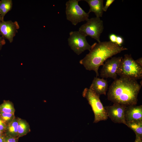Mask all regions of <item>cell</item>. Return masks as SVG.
Listing matches in <instances>:
<instances>
[{
  "mask_svg": "<svg viewBox=\"0 0 142 142\" xmlns=\"http://www.w3.org/2000/svg\"><path fill=\"white\" fill-rule=\"evenodd\" d=\"M124 41L123 38L120 36H117L115 43L118 45L121 46Z\"/></svg>",
  "mask_w": 142,
  "mask_h": 142,
  "instance_id": "obj_21",
  "label": "cell"
},
{
  "mask_svg": "<svg viewBox=\"0 0 142 142\" xmlns=\"http://www.w3.org/2000/svg\"><path fill=\"white\" fill-rule=\"evenodd\" d=\"M19 138L13 137L11 136L6 135L4 142H18Z\"/></svg>",
  "mask_w": 142,
  "mask_h": 142,
  "instance_id": "obj_20",
  "label": "cell"
},
{
  "mask_svg": "<svg viewBox=\"0 0 142 142\" xmlns=\"http://www.w3.org/2000/svg\"><path fill=\"white\" fill-rule=\"evenodd\" d=\"M82 95L85 98L90 105L94 115L93 123L106 120L108 118L106 110L100 99V96L90 88H85Z\"/></svg>",
  "mask_w": 142,
  "mask_h": 142,
  "instance_id": "obj_4",
  "label": "cell"
},
{
  "mask_svg": "<svg viewBox=\"0 0 142 142\" xmlns=\"http://www.w3.org/2000/svg\"><path fill=\"white\" fill-rule=\"evenodd\" d=\"M18 118L16 117L10 124L7 126L5 132V135H9L14 138H19L18 131Z\"/></svg>",
  "mask_w": 142,
  "mask_h": 142,
  "instance_id": "obj_15",
  "label": "cell"
},
{
  "mask_svg": "<svg viewBox=\"0 0 142 142\" xmlns=\"http://www.w3.org/2000/svg\"><path fill=\"white\" fill-rule=\"evenodd\" d=\"M12 5V0H1L0 1V12L2 21H4L6 14L11 10Z\"/></svg>",
  "mask_w": 142,
  "mask_h": 142,
  "instance_id": "obj_17",
  "label": "cell"
},
{
  "mask_svg": "<svg viewBox=\"0 0 142 142\" xmlns=\"http://www.w3.org/2000/svg\"><path fill=\"white\" fill-rule=\"evenodd\" d=\"M116 36H117L114 34H110L109 36L110 41L115 43Z\"/></svg>",
  "mask_w": 142,
  "mask_h": 142,
  "instance_id": "obj_24",
  "label": "cell"
},
{
  "mask_svg": "<svg viewBox=\"0 0 142 142\" xmlns=\"http://www.w3.org/2000/svg\"><path fill=\"white\" fill-rule=\"evenodd\" d=\"M7 125L2 120L0 116V130L5 133Z\"/></svg>",
  "mask_w": 142,
  "mask_h": 142,
  "instance_id": "obj_22",
  "label": "cell"
},
{
  "mask_svg": "<svg viewBox=\"0 0 142 142\" xmlns=\"http://www.w3.org/2000/svg\"><path fill=\"white\" fill-rule=\"evenodd\" d=\"M125 125L134 131L136 136L142 139V121H126Z\"/></svg>",
  "mask_w": 142,
  "mask_h": 142,
  "instance_id": "obj_16",
  "label": "cell"
},
{
  "mask_svg": "<svg viewBox=\"0 0 142 142\" xmlns=\"http://www.w3.org/2000/svg\"><path fill=\"white\" fill-rule=\"evenodd\" d=\"M17 118L18 134L19 138L26 135L31 131V129L29 124L26 120L19 117Z\"/></svg>",
  "mask_w": 142,
  "mask_h": 142,
  "instance_id": "obj_14",
  "label": "cell"
},
{
  "mask_svg": "<svg viewBox=\"0 0 142 142\" xmlns=\"http://www.w3.org/2000/svg\"><path fill=\"white\" fill-rule=\"evenodd\" d=\"M126 121H142V105L126 106L125 111Z\"/></svg>",
  "mask_w": 142,
  "mask_h": 142,
  "instance_id": "obj_11",
  "label": "cell"
},
{
  "mask_svg": "<svg viewBox=\"0 0 142 142\" xmlns=\"http://www.w3.org/2000/svg\"><path fill=\"white\" fill-rule=\"evenodd\" d=\"M134 142H142V139L137 136H136V139Z\"/></svg>",
  "mask_w": 142,
  "mask_h": 142,
  "instance_id": "obj_27",
  "label": "cell"
},
{
  "mask_svg": "<svg viewBox=\"0 0 142 142\" xmlns=\"http://www.w3.org/2000/svg\"><path fill=\"white\" fill-rule=\"evenodd\" d=\"M5 136L0 137V142H4V137Z\"/></svg>",
  "mask_w": 142,
  "mask_h": 142,
  "instance_id": "obj_29",
  "label": "cell"
},
{
  "mask_svg": "<svg viewBox=\"0 0 142 142\" xmlns=\"http://www.w3.org/2000/svg\"><path fill=\"white\" fill-rule=\"evenodd\" d=\"M19 28V25L17 21L13 22L10 20L0 22V33L3 38L8 40L10 43L13 41V38Z\"/></svg>",
  "mask_w": 142,
  "mask_h": 142,
  "instance_id": "obj_10",
  "label": "cell"
},
{
  "mask_svg": "<svg viewBox=\"0 0 142 142\" xmlns=\"http://www.w3.org/2000/svg\"><path fill=\"white\" fill-rule=\"evenodd\" d=\"M5 136V133L0 130V137Z\"/></svg>",
  "mask_w": 142,
  "mask_h": 142,
  "instance_id": "obj_28",
  "label": "cell"
},
{
  "mask_svg": "<svg viewBox=\"0 0 142 142\" xmlns=\"http://www.w3.org/2000/svg\"><path fill=\"white\" fill-rule=\"evenodd\" d=\"M136 62L141 66H142V58H140L136 60Z\"/></svg>",
  "mask_w": 142,
  "mask_h": 142,
  "instance_id": "obj_26",
  "label": "cell"
},
{
  "mask_svg": "<svg viewBox=\"0 0 142 142\" xmlns=\"http://www.w3.org/2000/svg\"><path fill=\"white\" fill-rule=\"evenodd\" d=\"M2 19L1 18V14H0V22L1 21H2Z\"/></svg>",
  "mask_w": 142,
  "mask_h": 142,
  "instance_id": "obj_30",
  "label": "cell"
},
{
  "mask_svg": "<svg viewBox=\"0 0 142 142\" xmlns=\"http://www.w3.org/2000/svg\"><path fill=\"white\" fill-rule=\"evenodd\" d=\"M127 49L110 41L95 43L91 46L89 53L79 63L86 69L94 71L97 77L99 75L98 71L99 67L107 59Z\"/></svg>",
  "mask_w": 142,
  "mask_h": 142,
  "instance_id": "obj_2",
  "label": "cell"
},
{
  "mask_svg": "<svg viewBox=\"0 0 142 142\" xmlns=\"http://www.w3.org/2000/svg\"><path fill=\"white\" fill-rule=\"evenodd\" d=\"M81 1L69 0L65 3L67 19L74 26L89 19V13H86L78 4V2Z\"/></svg>",
  "mask_w": 142,
  "mask_h": 142,
  "instance_id": "obj_5",
  "label": "cell"
},
{
  "mask_svg": "<svg viewBox=\"0 0 142 142\" xmlns=\"http://www.w3.org/2000/svg\"><path fill=\"white\" fill-rule=\"evenodd\" d=\"M6 44V41L4 39L0 36V50L1 49L3 45Z\"/></svg>",
  "mask_w": 142,
  "mask_h": 142,
  "instance_id": "obj_25",
  "label": "cell"
},
{
  "mask_svg": "<svg viewBox=\"0 0 142 142\" xmlns=\"http://www.w3.org/2000/svg\"><path fill=\"white\" fill-rule=\"evenodd\" d=\"M141 86L137 80L124 77L117 78L109 88L108 99L126 106L136 105Z\"/></svg>",
  "mask_w": 142,
  "mask_h": 142,
  "instance_id": "obj_1",
  "label": "cell"
},
{
  "mask_svg": "<svg viewBox=\"0 0 142 142\" xmlns=\"http://www.w3.org/2000/svg\"><path fill=\"white\" fill-rule=\"evenodd\" d=\"M126 106L118 103L111 106H104L107 115L115 123H122L125 125V111Z\"/></svg>",
  "mask_w": 142,
  "mask_h": 142,
  "instance_id": "obj_9",
  "label": "cell"
},
{
  "mask_svg": "<svg viewBox=\"0 0 142 142\" xmlns=\"http://www.w3.org/2000/svg\"><path fill=\"white\" fill-rule=\"evenodd\" d=\"M114 1V0H107L105 5L103 8V11L106 12L109 7Z\"/></svg>",
  "mask_w": 142,
  "mask_h": 142,
  "instance_id": "obj_23",
  "label": "cell"
},
{
  "mask_svg": "<svg viewBox=\"0 0 142 142\" xmlns=\"http://www.w3.org/2000/svg\"><path fill=\"white\" fill-rule=\"evenodd\" d=\"M86 21L80 27L78 31L86 36H89L100 42V36L104 29L103 21L100 18L96 17L89 19Z\"/></svg>",
  "mask_w": 142,
  "mask_h": 142,
  "instance_id": "obj_6",
  "label": "cell"
},
{
  "mask_svg": "<svg viewBox=\"0 0 142 142\" xmlns=\"http://www.w3.org/2000/svg\"><path fill=\"white\" fill-rule=\"evenodd\" d=\"M86 36L79 31H71L68 39L69 46L77 54L79 55L86 50H90L91 46L86 39Z\"/></svg>",
  "mask_w": 142,
  "mask_h": 142,
  "instance_id": "obj_7",
  "label": "cell"
},
{
  "mask_svg": "<svg viewBox=\"0 0 142 142\" xmlns=\"http://www.w3.org/2000/svg\"><path fill=\"white\" fill-rule=\"evenodd\" d=\"M0 116L3 122L7 126L15 119L14 114L0 111Z\"/></svg>",
  "mask_w": 142,
  "mask_h": 142,
  "instance_id": "obj_19",
  "label": "cell"
},
{
  "mask_svg": "<svg viewBox=\"0 0 142 142\" xmlns=\"http://www.w3.org/2000/svg\"><path fill=\"white\" fill-rule=\"evenodd\" d=\"M0 111L14 114L15 109L12 102L9 100H4L0 105Z\"/></svg>",
  "mask_w": 142,
  "mask_h": 142,
  "instance_id": "obj_18",
  "label": "cell"
},
{
  "mask_svg": "<svg viewBox=\"0 0 142 142\" xmlns=\"http://www.w3.org/2000/svg\"><path fill=\"white\" fill-rule=\"evenodd\" d=\"M88 3L90 7L89 13L94 12L96 17L100 18L102 16L103 10V0H85Z\"/></svg>",
  "mask_w": 142,
  "mask_h": 142,
  "instance_id": "obj_13",
  "label": "cell"
},
{
  "mask_svg": "<svg viewBox=\"0 0 142 142\" xmlns=\"http://www.w3.org/2000/svg\"><path fill=\"white\" fill-rule=\"evenodd\" d=\"M108 84L106 80L104 78L94 77L90 88L99 96L106 95Z\"/></svg>",
  "mask_w": 142,
  "mask_h": 142,
  "instance_id": "obj_12",
  "label": "cell"
},
{
  "mask_svg": "<svg viewBox=\"0 0 142 142\" xmlns=\"http://www.w3.org/2000/svg\"><path fill=\"white\" fill-rule=\"evenodd\" d=\"M117 75L120 77L130 78L137 80L142 78V66L126 54L122 58L118 69Z\"/></svg>",
  "mask_w": 142,
  "mask_h": 142,
  "instance_id": "obj_3",
  "label": "cell"
},
{
  "mask_svg": "<svg viewBox=\"0 0 142 142\" xmlns=\"http://www.w3.org/2000/svg\"><path fill=\"white\" fill-rule=\"evenodd\" d=\"M122 57H114L107 60L103 65L100 71L102 78H111L114 80L117 78V72Z\"/></svg>",
  "mask_w": 142,
  "mask_h": 142,
  "instance_id": "obj_8",
  "label": "cell"
}]
</instances>
